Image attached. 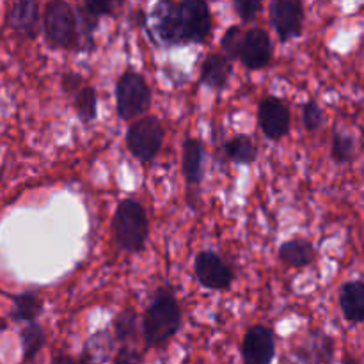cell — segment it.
<instances>
[{
  "label": "cell",
  "instance_id": "ba28073f",
  "mask_svg": "<svg viewBox=\"0 0 364 364\" xmlns=\"http://www.w3.org/2000/svg\"><path fill=\"white\" fill-rule=\"evenodd\" d=\"M276 358V336L270 327L256 323L249 327L242 340L244 364H272Z\"/></svg>",
  "mask_w": 364,
  "mask_h": 364
},
{
  "label": "cell",
  "instance_id": "e0dca14e",
  "mask_svg": "<svg viewBox=\"0 0 364 364\" xmlns=\"http://www.w3.org/2000/svg\"><path fill=\"white\" fill-rule=\"evenodd\" d=\"M311 343L309 347L299 348L297 358L301 359L304 364H322L329 363L331 358L334 354V340L331 336H327L322 331H315L311 334Z\"/></svg>",
  "mask_w": 364,
  "mask_h": 364
},
{
  "label": "cell",
  "instance_id": "7c38bea8",
  "mask_svg": "<svg viewBox=\"0 0 364 364\" xmlns=\"http://www.w3.org/2000/svg\"><path fill=\"white\" fill-rule=\"evenodd\" d=\"M39 16V4L34 0L14 2L7 13V23L21 38L34 39L38 36Z\"/></svg>",
  "mask_w": 364,
  "mask_h": 364
},
{
  "label": "cell",
  "instance_id": "1f68e13d",
  "mask_svg": "<svg viewBox=\"0 0 364 364\" xmlns=\"http://www.w3.org/2000/svg\"><path fill=\"white\" fill-rule=\"evenodd\" d=\"M341 364H361V361H359L355 355L352 354H345L343 359H341Z\"/></svg>",
  "mask_w": 364,
  "mask_h": 364
},
{
  "label": "cell",
  "instance_id": "d6986e66",
  "mask_svg": "<svg viewBox=\"0 0 364 364\" xmlns=\"http://www.w3.org/2000/svg\"><path fill=\"white\" fill-rule=\"evenodd\" d=\"M43 311V299L36 291H23L13 297V309L11 318L16 322L32 323Z\"/></svg>",
  "mask_w": 364,
  "mask_h": 364
},
{
  "label": "cell",
  "instance_id": "f1b7e54d",
  "mask_svg": "<svg viewBox=\"0 0 364 364\" xmlns=\"http://www.w3.org/2000/svg\"><path fill=\"white\" fill-rule=\"evenodd\" d=\"M82 77L78 73H75V71H66V73L63 75V80H60V85H63V91L68 92V95H71V92H75L77 95L78 91H80V85H82Z\"/></svg>",
  "mask_w": 364,
  "mask_h": 364
},
{
  "label": "cell",
  "instance_id": "8992f818",
  "mask_svg": "<svg viewBox=\"0 0 364 364\" xmlns=\"http://www.w3.org/2000/svg\"><path fill=\"white\" fill-rule=\"evenodd\" d=\"M164 137H166V130L159 117H141L128 128L127 148L139 162H151L162 149Z\"/></svg>",
  "mask_w": 364,
  "mask_h": 364
},
{
  "label": "cell",
  "instance_id": "ac0fdd59",
  "mask_svg": "<svg viewBox=\"0 0 364 364\" xmlns=\"http://www.w3.org/2000/svg\"><path fill=\"white\" fill-rule=\"evenodd\" d=\"M110 350H112V338L109 331H98L92 334L82 350L78 364H105L109 359Z\"/></svg>",
  "mask_w": 364,
  "mask_h": 364
},
{
  "label": "cell",
  "instance_id": "603a6c76",
  "mask_svg": "<svg viewBox=\"0 0 364 364\" xmlns=\"http://www.w3.org/2000/svg\"><path fill=\"white\" fill-rule=\"evenodd\" d=\"M137 334V313L134 309H124L117 313L114 320V338L119 343H127Z\"/></svg>",
  "mask_w": 364,
  "mask_h": 364
},
{
  "label": "cell",
  "instance_id": "83f0119b",
  "mask_svg": "<svg viewBox=\"0 0 364 364\" xmlns=\"http://www.w3.org/2000/svg\"><path fill=\"white\" fill-rule=\"evenodd\" d=\"M233 7L242 20L251 21V20H255L256 14L259 13V9L263 7V4L258 2V0H235Z\"/></svg>",
  "mask_w": 364,
  "mask_h": 364
},
{
  "label": "cell",
  "instance_id": "8fae6325",
  "mask_svg": "<svg viewBox=\"0 0 364 364\" xmlns=\"http://www.w3.org/2000/svg\"><path fill=\"white\" fill-rule=\"evenodd\" d=\"M238 60L247 68L249 71L263 70L272 60V41L265 28L251 27L244 32Z\"/></svg>",
  "mask_w": 364,
  "mask_h": 364
},
{
  "label": "cell",
  "instance_id": "3957f363",
  "mask_svg": "<svg viewBox=\"0 0 364 364\" xmlns=\"http://www.w3.org/2000/svg\"><path fill=\"white\" fill-rule=\"evenodd\" d=\"M114 235L123 251L141 252L149 235V220L146 208L134 198L123 199L114 215Z\"/></svg>",
  "mask_w": 364,
  "mask_h": 364
},
{
  "label": "cell",
  "instance_id": "9a60e30c",
  "mask_svg": "<svg viewBox=\"0 0 364 364\" xmlns=\"http://www.w3.org/2000/svg\"><path fill=\"white\" fill-rule=\"evenodd\" d=\"M277 256L284 265L294 267V269H304L315 262L316 251L311 242L306 238H291V240L281 244Z\"/></svg>",
  "mask_w": 364,
  "mask_h": 364
},
{
  "label": "cell",
  "instance_id": "f546056e",
  "mask_svg": "<svg viewBox=\"0 0 364 364\" xmlns=\"http://www.w3.org/2000/svg\"><path fill=\"white\" fill-rule=\"evenodd\" d=\"M112 364H142V358L137 350L130 347L119 348V352L114 358Z\"/></svg>",
  "mask_w": 364,
  "mask_h": 364
},
{
  "label": "cell",
  "instance_id": "2e32d148",
  "mask_svg": "<svg viewBox=\"0 0 364 364\" xmlns=\"http://www.w3.org/2000/svg\"><path fill=\"white\" fill-rule=\"evenodd\" d=\"M231 77V63L223 55V53H210L205 57L201 64V73L199 78L210 89H224Z\"/></svg>",
  "mask_w": 364,
  "mask_h": 364
},
{
  "label": "cell",
  "instance_id": "6da1fadb",
  "mask_svg": "<svg viewBox=\"0 0 364 364\" xmlns=\"http://www.w3.org/2000/svg\"><path fill=\"white\" fill-rule=\"evenodd\" d=\"M153 32L167 46L201 45L213 31L210 6L201 0L160 2L151 13Z\"/></svg>",
  "mask_w": 364,
  "mask_h": 364
},
{
  "label": "cell",
  "instance_id": "5b68a950",
  "mask_svg": "<svg viewBox=\"0 0 364 364\" xmlns=\"http://www.w3.org/2000/svg\"><path fill=\"white\" fill-rule=\"evenodd\" d=\"M151 107V89L135 71L128 70L116 82V109L123 121L135 119Z\"/></svg>",
  "mask_w": 364,
  "mask_h": 364
},
{
  "label": "cell",
  "instance_id": "30bf717a",
  "mask_svg": "<svg viewBox=\"0 0 364 364\" xmlns=\"http://www.w3.org/2000/svg\"><path fill=\"white\" fill-rule=\"evenodd\" d=\"M258 123L270 141H281L290 132V109L277 96H265L258 107Z\"/></svg>",
  "mask_w": 364,
  "mask_h": 364
},
{
  "label": "cell",
  "instance_id": "7402d4cb",
  "mask_svg": "<svg viewBox=\"0 0 364 364\" xmlns=\"http://www.w3.org/2000/svg\"><path fill=\"white\" fill-rule=\"evenodd\" d=\"M75 110H77L78 117H80L84 123H91L98 116V95H96V89L91 85H84L80 87V91L75 95Z\"/></svg>",
  "mask_w": 364,
  "mask_h": 364
},
{
  "label": "cell",
  "instance_id": "484cf974",
  "mask_svg": "<svg viewBox=\"0 0 364 364\" xmlns=\"http://www.w3.org/2000/svg\"><path fill=\"white\" fill-rule=\"evenodd\" d=\"M302 123L308 132H316L323 123V110L315 100H309L302 107Z\"/></svg>",
  "mask_w": 364,
  "mask_h": 364
},
{
  "label": "cell",
  "instance_id": "52a82bcc",
  "mask_svg": "<svg viewBox=\"0 0 364 364\" xmlns=\"http://www.w3.org/2000/svg\"><path fill=\"white\" fill-rule=\"evenodd\" d=\"M194 274L208 290H228L235 279L231 267L213 251H201L194 258Z\"/></svg>",
  "mask_w": 364,
  "mask_h": 364
},
{
  "label": "cell",
  "instance_id": "4fadbf2b",
  "mask_svg": "<svg viewBox=\"0 0 364 364\" xmlns=\"http://www.w3.org/2000/svg\"><path fill=\"white\" fill-rule=\"evenodd\" d=\"M340 308L347 322L361 323L364 320V283L361 279L347 281L340 288Z\"/></svg>",
  "mask_w": 364,
  "mask_h": 364
},
{
  "label": "cell",
  "instance_id": "4dcf8cb0",
  "mask_svg": "<svg viewBox=\"0 0 364 364\" xmlns=\"http://www.w3.org/2000/svg\"><path fill=\"white\" fill-rule=\"evenodd\" d=\"M50 364H78L77 359H73L71 355L68 354H57L55 358L52 359V363Z\"/></svg>",
  "mask_w": 364,
  "mask_h": 364
},
{
  "label": "cell",
  "instance_id": "7a4b0ae2",
  "mask_svg": "<svg viewBox=\"0 0 364 364\" xmlns=\"http://www.w3.org/2000/svg\"><path fill=\"white\" fill-rule=\"evenodd\" d=\"M181 326V308L167 287L153 294L142 318V334L148 347L160 348L176 336Z\"/></svg>",
  "mask_w": 364,
  "mask_h": 364
},
{
  "label": "cell",
  "instance_id": "cb8c5ba5",
  "mask_svg": "<svg viewBox=\"0 0 364 364\" xmlns=\"http://www.w3.org/2000/svg\"><path fill=\"white\" fill-rule=\"evenodd\" d=\"M331 156L336 164H348L354 160V139L343 132H334L331 142Z\"/></svg>",
  "mask_w": 364,
  "mask_h": 364
},
{
  "label": "cell",
  "instance_id": "277c9868",
  "mask_svg": "<svg viewBox=\"0 0 364 364\" xmlns=\"http://www.w3.org/2000/svg\"><path fill=\"white\" fill-rule=\"evenodd\" d=\"M43 32L48 46L78 50V18L68 2H48L43 13Z\"/></svg>",
  "mask_w": 364,
  "mask_h": 364
},
{
  "label": "cell",
  "instance_id": "4316f807",
  "mask_svg": "<svg viewBox=\"0 0 364 364\" xmlns=\"http://www.w3.org/2000/svg\"><path fill=\"white\" fill-rule=\"evenodd\" d=\"M117 4L114 2H103V0H89V2H84L82 6H78V9L82 11L84 14L91 16L92 20L100 21L103 16L107 14H112L114 13V7Z\"/></svg>",
  "mask_w": 364,
  "mask_h": 364
},
{
  "label": "cell",
  "instance_id": "44dd1931",
  "mask_svg": "<svg viewBox=\"0 0 364 364\" xmlns=\"http://www.w3.org/2000/svg\"><path fill=\"white\" fill-rule=\"evenodd\" d=\"M21 338V348H23V363H31L36 355L39 354L43 347H45L46 334L39 323L32 322L27 327H23L20 333Z\"/></svg>",
  "mask_w": 364,
  "mask_h": 364
},
{
  "label": "cell",
  "instance_id": "d4e9b609",
  "mask_svg": "<svg viewBox=\"0 0 364 364\" xmlns=\"http://www.w3.org/2000/svg\"><path fill=\"white\" fill-rule=\"evenodd\" d=\"M242 39H244V31L237 25H231L226 32H224L223 39H220V48H223V55L228 60H237L238 53H240Z\"/></svg>",
  "mask_w": 364,
  "mask_h": 364
},
{
  "label": "cell",
  "instance_id": "9c48e42d",
  "mask_svg": "<svg viewBox=\"0 0 364 364\" xmlns=\"http://www.w3.org/2000/svg\"><path fill=\"white\" fill-rule=\"evenodd\" d=\"M270 21L281 43L299 38L304 25V6L297 0H274L270 4Z\"/></svg>",
  "mask_w": 364,
  "mask_h": 364
},
{
  "label": "cell",
  "instance_id": "ffe728a7",
  "mask_svg": "<svg viewBox=\"0 0 364 364\" xmlns=\"http://www.w3.org/2000/svg\"><path fill=\"white\" fill-rule=\"evenodd\" d=\"M224 151H226L228 159L240 166H249L258 156V148H256L255 141L249 135H235L230 141L224 144Z\"/></svg>",
  "mask_w": 364,
  "mask_h": 364
},
{
  "label": "cell",
  "instance_id": "5bb4252c",
  "mask_svg": "<svg viewBox=\"0 0 364 364\" xmlns=\"http://www.w3.org/2000/svg\"><path fill=\"white\" fill-rule=\"evenodd\" d=\"M181 169L188 185H199L203 180V164H205V146L199 139L187 137L183 142Z\"/></svg>",
  "mask_w": 364,
  "mask_h": 364
}]
</instances>
